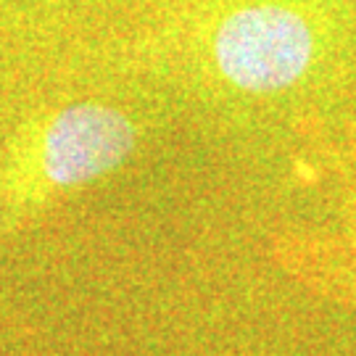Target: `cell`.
<instances>
[{
	"label": "cell",
	"instance_id": "6da1fadb",
	"mask_svg": "<svg viewBox=\"0 0 356 356\" xmlns=\"http://www.w3.org/2000/svg\"><path fill=\"white\" fill-rule=\"evenodd\" d=\"M219 72L235 88L275 92L291 88L314 58V29L285 6H248L229 13L214 38Z\"/></svg>",
	"mask_w": 356,
	"mask_h": 356
},
{
	"label": "cell",
	"instance_id": "7a4b0ae2",
	"mask_svg": "<svg viewBox=\"0 0 356 356\" xmlns=\"http://www.w3.org/2000/svg\"><path fill=\"white\" fill-rule=\"evenodd\" d=\"M135 148L127 116L98 103H76L56 114L42 138V169L56 185H79L111 172Z\"/></svg>",
	"mask_w": 356,
	"mask_h": 356
}]
</instances>
